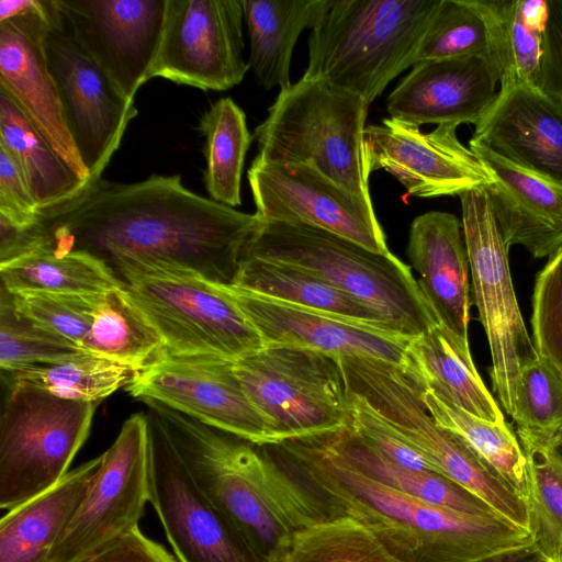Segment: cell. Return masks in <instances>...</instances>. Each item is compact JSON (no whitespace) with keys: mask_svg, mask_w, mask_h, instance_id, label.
<instances>
[{"mask_svg":"<svg viewBox=\"0 0 562 562\" xmlns=\"http://www.w3.org/2000/svg\"><path fill=\"white\" fill-rule=\"evenodd\" d=\"M148 502L179 562H257L236 529L200 490L164 424L150 413Z\"/></svg>","mask_w":562,"mask_h":562,"instance_id":"cell-14","label":"cell"},{"mask_svg":"<svg viewBox=\"0 0 562 562\" xmlns=\"http://www.w3.org/2000/svg\"><path fill=\"white\" fill-rule=\"evenodd\" d=\"M47 0L26 14L0 22V89L83 181L90 175L67 125L45 49Z\"/></svg>","mask_w":562,"mask_h":562,"instance_id":"cell-20","label":"cell"},{"mask_svg":"<svg viewBox=\"0 0 562 562\" xmlns=\"http://www.w3.org/2000/svg\"><path fill=\"white\" fill-rule=\"evenodd\" d=\"M554 446H555L558 452L560 453V456L562 457V431L559 432V435L555 437Z\"/></svg>","mask_w":562,"mask_h":562,"instance_id":"cell-50","label":"cell"},{"mask_svg":"<svg viewBox=\"0 0 562 562\" xmlns=\"http://www.w3.org/2000/svg\"><path fill=\"white\" fill-rule=\"evenodd\" d=\"M247 177L260 220L304 223L375 252H391L372 201L352 194L313 166L252 161Z\"/></svg>","mask_w":562,"mask_h":562,"instance_id":"cell-16","label":"cell"},{"mask_svg":"<svg viewBox=\"0 0 562 562\" xmlns=\"http://www.w3.org/2000/svg\"><path fill=\"white\" fill-rule=\"evenodd\" d=\"M98 403L55 396L10 381L0 422V507L15 506L55 486L88 438Z\"/></svg>","mask_w":562,"mask_h":562,"instance_id":"cell-8","label":"cell"},{"mask_svg":"<svg viewBox=\"0 0 562 562\" xmlns=\"http://www.w3.org/2000/svg\"><path fill=\"white\" fill-rule=\"evenodd\" d=\"M102 456L69 471L55 486L0 520V562H48L100 465Z\"/></svg>","mask_w":562,"mask_h":562,"instance_id":"cell-25","label":"cell"},{"mask_svg":"<svg viewBox=\"0 0 562 562\" xmlns=\"http://www.w3.org/2000/svg\"><path fill=\"white\" fill-rule=\"evenodd\" d=\"M85 352L21 316L11 294L1 288L0 368L2 374L33 364L54 363Z\"/></svg>","mask_w":562,"mask_h":562,"instance_id":"cell-41","label":"cell"},{"mask_svg":"<svg viewBox=\"0 0 562 562\" xmlns=\"http://www.w3.org/2000/svg\"><path fill=\"white\" fill-rule=\"evenodd\" d=\"M537 87L562 98V0H548V20Z\"/></svg>","mask_w":562,"mask_h":562,"instance_id":"cell-47","label":"cell"},{"mask_svg":"<svg viewBox=\"0 0 562 562\" xmlns=\"http://www.w3.org/2000/svg\"><path fill=\"white\" fill-rule=\"evenodd\" d=\"M199 127L205 138L206 191L215 202L239 206L244 162L252 139L245 112L233 99L222 98L202 115Z\"/></svg>","mask_w":562,"mask_h":562,"instance_id":"cell-35","label":"cell"},{"mask_svg":"<svg viewBox=\"0 0 562 562\" xmlns=\"http://www.w3.org/2000/svg\"><path fill=\"white\" fill-rule=\"evenodd\" d=\"M143 402L257 562H276L295 532L331 518L326 503L278 457L156 401Z\"/></svg>","mask_w":562,"mask_h":562,"instance_id":"cell-3","label":"cell"},{"mask_svg":"<svg viewBox=\"0 0 562 562\" xmlns=\"http://www.w3.org/2000/svg\"><path fill=\"white\" fill-rule=\"evenodd\" d=\"M412 373L424 386L464 412L483 420L502 424L503 412L481 379L470 346L440 323L411 339Z\"/></svg>","mask_w":562,"mask_h":562,"instance_id":"cell-26","label":"cell"},{"mask_svg":"<svg viewBox=\"0 0 562 562\" xmlns=\"http://www.w3.org/2000/svg\"><path fill=\"white\" fill-rule=\"evenodd\" d=\"M493 23V59L503 81L537 86L548 0H488ZM499 82V83H501Z\"/></svg>","mask_w":562,"mask_h":562,"instance_id":"cell-34","label":"cell"},{"mask_svg":"<svg viewBox=\"0 0 562 562\" xmlns=\"http://www.w3.org/2000/svg\"><path fill=\"white\" fill-rule=\"evenodd\" d=\"M68 26L119 91L134 100L147 81L167 0H56Z\"/></svg>","mask_w":562,"mask_h":562,"instance_id":"cell-18","label":"cell"},{"mask_svg":"<svg viewBox=\"0 0 562 562\" xmlns=\"http://www.w3.org/2000/svg\"><path fill=\"white\" fill-rule=\"evenodd\" d=\"M333 0H241L250 42L249 68L265 89L289 88L295 43L305 29L313 30Z\"/></svg>","mask_w":562,"mask_h":562,"instance_id":"cell-27","label":"cell"},{"mask_svg":"<svg viewBox=\"0 0 562 562\" xmlns=\"http://www.w3.org/2000/svg\"><path fill=\"white\" fill-rule=\"evenodd\" d=\"M44 49L68 128L90 180L102 177L137 115L72 35L56 0H47Z\"/></svg>","mask_w":562,"mask_h":562,"instance_id":"cell-11","label":"cell"},{"mask_svg":"<svg viewBox=\"0 0 562 562\" xmlns=\"http://www.w3.org/2000/svg\"><path fill=\"white\" fill-rule=\"evenodd\" d=\"M259 334L263 345H289L336 357H363L412 369L409 341L394 333L288 304L222 284Z\"/></svg>","mask_w":562,"mask_h":562,"instance_id":"cell-19","label":"cell"},{"mask_svg":"<svg viewBox=\"0 0 562 562\" xmlns=\"http://www.w3.org/2000/svg\"><path fill=\"white\" fill-rule=\"evenodd\" d=\"M276 562H404L368 528L335 516L295 532Z\"/></svg>","mask_w":562,"mask_h":562,"instance_id":"cell-38","label":"cell"},{"mask_svg":"<svg viewBox=\"0 0 562 562\" xmlns=\"http://www.w3.org/2000/svg\"><path fill=\"white\" fill-rule=\"evenodd\" d=\"M316 439L359 472L397 491L456 512L502 517L482 498L443 475L414 471L389 461L351 428Z\"/></svg>","mask_w":562,"mask_h":562,"instance_id":"cell-29","label":"cell"},{"mask_svg":"<svg viewBox=\"0 0 562 562\" xmlns=\"http://www.w3.org/2000/svg\"><path fill=\"white\" fill-rule=\"evenodd\" d=\"M122 282L171 355L235 361L263 346L220 283L189 272L134 274Z\"/></svg>","mask_w":562,"mask_h":562,"instance_id":"cell-9","label":"cell"},{"mask_svg":"<svg viewBox=\"0 0 562 562\" xmlns=\"http://www.w3.org/2000/svg\"><path fill=\"white\" fill-rule=\"evenodd\" d=\"M533 346L562 376V247L538 273L532 294Z\"/></svg>","mask_w":562,"mask_h":562,"instance_id":"cell-43","label":"cell"},{"mask_svg":"<svg viewBox=\"0 0 562 562\" xmlns=\"http://www.w3.org/2000/svg\"><path fill=\"white\" fill-rule=\"evenodd\" d=\"M368 104L321 79L280 90L255 128L260 164H306L352 194L372 201L363 156Z\"/></svg>","mask_w":562,"mask_h":562,"instance_id":"cell-6","label":"cell"},{"mask_svg":"<svg viewBox=\"0 0 562 562\" xmlns=\"http://www.w3.org/2000/svg\"><path fill=\"white\" fill-rule=\"evenodd\" d=\"M233 362L165 350L125 390L156 401L256 446H273L270 430L245 393Z\"/></svg>","mask_w":562,"mask_h":562,"instance_id":"cell-15","label":"cell"},{"mask_svg":"<svg viewBox=\"0 0 562 562\" xmlns=\"http://www.w3.org/2000/svg\"><path fill=\"white\" fill-rule=\"evenodd\" d=\"M2 288L16 293L102 295L123 285L100 260L83 252L36 249L0 265Z\"/></svg>","mask_w":562,"mask_h":562,"instance_id":"cell-31","label":"cell"},{"mask_svg":"<svg viewBox=\"0 0 562 562\" xmlns=\"http://www.w3.org/2000/svg\"><path fill=\"white\" fill-rule=\"evenodd\" d=\"M440 0H333L308 37L303 77L373 102L416 55Z\"/></svg>","mask_w":562,"mask_h":562,"instance_id":"cell-5","label":"cell"},{"mask_svg":"<svg viewBox=\"0 0 562 562\" xmlns=\"http://www.w3.org/2000/svg\"><path fill=\"white\" fill-rule=\"evenodd\" d=\"M72 562L178 561L160 543L146 537L136 526Z\"/></svg>","mask_w":562,"mask_h":562,"instance_id":"cell-46","label":"cell"},{"mask_svg":"<svg viewBox=\"0 0 562 562\" xmlns=\"http://www.w3.org/2000/svg\"><path fill=\"white\" fill-rule=\"evenodd\" d=\"M0 146L18 164L38 210L71 199L87 183L59 157L2 89Z\"/></svg>","mask_w":562,"mask_h":562,"instance_id":"cell-30","label":"cell"},{"mask_svg":"<svg viewBox=\"0 0 562 562\" xmlns=\"http://www.w3.org/2000/svg\"><path fill=\"white\" fill-rule=\"evenodd\" d=\"M527 459L528 531L544 562H562V457L554 442H520Z\"/></svg>","mask_w":562,"mask_h":562,"instance_id":"cell-37","label":"cell"},{"mask_svg":"<svg viewBox=\"0 0 562 562\" xmlns=\"http://www.w3.org/2000/svg\"><path fill=\"white\" fill-rule=\"evenodd\" d=\"M241 257L305 270L371 307L401 336L418 337L439 323L406 263L329 231L260 220Z\"/></svg>","mask_w":562,"mask_h":562,"instance_id":"cell-4","label":"cell"},{"mask_svg":"<svg viewBox=\"0 0 562 562\" xmlns=\"http://www.w3.org/2000/svg\"><path fill=\"white\" fill-rule=\"evenodd\" d=\"M493 181L485 187L504 243L532 257L562 247V186L519 169L486 148L469 144Z\"/></svg>","mask_w":562,"mask_h":562,"instance_id":"cell-23","label":"cell"},{"mask_svg":"<svg viewBox=\"0 0 562 562\" xmlns=\"http://www.w3.org/2000/svg\"><path fill=\"white\" fill-rule=\"evenodd\" d=\"M48 562H72L138 526L148 502L149 418L130 416Z\"/></svg>","mask_w":562,"mask_h":562,"instance_id":"cell-13","label":"cell"},{"mask_svg":"<svg viewBox=\"0 0 562 562\" xmlns=\"http://www.w3.org/2000/svg\"><path fill=\"white\" fill-rule=\"evenodd\" d=\"M276 448L331 517L357 520L404 562H477L532 546L527 529L503 517L464 514L397 491L359 472L316 438Z\"/></svg>","mask_w":562,"mask_h":562,"instance_id":"cell-2","label":"cell"},{"mask_svg":"<svg viewBox=\"0 0 562 562\" xmlns=\"http://www.w3.org/2000/svg\"><path fill=\"white\" fill-rule=\"evenodd\" d=\"M38 206L13 157L0 146V216L20 228L37 221Z\"/></svg>","mask_w":562,"mask_h":562,"instance_id":"cell-45","label":"cell"},{"mask_svg":"<svg viewBox=\"0 0 562 562\" xmlns=\"http://www.w3.org/2000/svg\"><path fill=\"white\" fill-rule=\"evenodd\" d=\"M142 370L81 352L63 361L33 364L7 375L10 381L26 382L70 401L99 403L132 384Z\"/></svg>","mask_w":562,"mask_h":562,"instance_id":"cell-36","label":"cell"},{"mask_svg":"<svg viewBox=\"0 0 562 562\" xmlns=\"http://www.w3.org/2000/svg\"><path fill=\"white\" fill-rule=\"evenodd\" d=\"M85 352L143 370L165 350V342L124 285L104 293L81 342Z\"/></svg>","mask_w":562,"mask_h":562,"instance_id":"cell-32","label":"cell"},{"mask_svg":"<svg viewBox=\"0 0 562 562\" xmlns=\"http://www.w3.org/2000/svg\"><path fill=\"white\" fill-rule=\"evenodd\" d=\"M406 255L438 322L469 345V259L462 223L448 212L429 211L414 218Z\"/></svg>","mask_w":562,"mask_h":562,"instance_id":"cell-24","label":"cell"},{"mask_svg":"<svg viewBox=\"0 0 562 562\" xmlns=\"http://www.w3.org/2000/svg\"><path fill=\"white\" fill-rule=\"evenodd\" d=\"M492 54L488 0H440L422 38L415 64L472 55L493 58Z\"/></svg>","mask_w":562,"mask_h":562,"instance_id":"cell-39","label":"cell"},{"mask_svg":"<svg viewBox=\"0 0 562 562\" xmlns=\"http://www.w3.org/2000/svg\"><path fill=\"white\" fill-rule=\"evenodd\" d=\"M542 559L532 546L490 557L477 562H541Z\"/></svg>","mask_w":562,"mask_h":562,"instance_id":"cell-49","label":"cell"},{"mask_svg":"<svg viewBox=\"0 0 562 562\" xmlns=\"http://www.w3.org/2000/svg\"><path fill=\"white\" fill-rule=\"evenodd\" d=\"M456 125H437L423 133L418 125L384 119L368 125L363 135L367 172L383 169L394 176L409 195H461L487 187L492 177L476 155L457 137Z\"/></svg>","mask_w":562,"mask_h":562,"instance_id":"cell-17","label":"cell"},{"mask_svg":"<svg viewBox=\"0 0 562 562\" xmlns=\"http://www.w3.org/2000/svg\"><path fill=\"white\" fill-rule=\"evenodd\" d=\"M422 397L435 422L526 502L527 459L512 426L475 417L426 387Z\"/></svg>","mask_w":562,"mask_h":562,"instance_id":"cell-33","label":"cell"},{"mask_svg":"<svg viewBox=\"0 0 562 562\" xmlns=\"http://www.w3.org/2000/svg\"><path fill=\"white\" fill-rule=\"evenodd\" d=\"M501 79L490 56L417 63L390 93L386 109L392 119L418 126H475L494 102Z\"/></svg>","mask_w":562,"mask_h":562,"instance_id":"cell-22","label":"cell"},{"mask_svg":"<svg viewBox=\"0 0 562 562\" xmlns=\"http://www.w3.org/2000/svg\"><path fill=\"white\" fill-rule=\"evenodd\" d=\"M273 446L351 428V404L338 357L289 345H263L233 362Z\"/></svg>","mask_w":562,"mask_h":562,"instance_id":"cell-7","label":"cell"},{"mask_svg":"<svg viewBox=\"0 0 562 562\" xmlns=\"http://www.w3.org/2000/svg\"><path fill=\"white\" fill-rule=\"evenodd\" d=\"M259 216L204 198L179 175L121 183L89 180L71 199L38 210L27 228L37 249L83 252L123 281L134 274L189 272L233 284Z\"/></svg>","mask_w":562,"mask_h":562,"instance_id":"cell-1","label":"cell"},{"mask_svg":"<svg viewBox=\"0 0 562 562\" xmlns=\"http://www.w3.org/2000/svg\"><path fill=\"white\" fill-rule=\"evenodd\" d=\"M459 196L474 303L490 346L493 391L513 417L519 371L538 352L520 313L509 247L503 240L485 187Z\"/></svg>","mask_w":562,"mask_h":562,"instance_id":"cell-10","label":"cell"},{"mask_svg":"<svg viewBox=\"0 0 562 562\" xmlns=\"http://www.w3.org/2000/svg\"><path fill=\"white\" fill-rule=\"evenodd\" d=\"M348 392L352 416L351 429L360 439L400 467L437 473L424 457L381 418L360 395L349 389Z\"/></svg>","mask_w":562,"mask_h":562,"instance_id":"cell-44","label":"cell"},{"mask_svg":"<svg viewBox=\"0 0 562 562\" xmlns=\"http://www.w3.org/2000/svg\"><path fill=\"white\" fill-rule=\"evenodd\" d=\"M513 419L520 442L551 443L562 431V376L539 355L519 371Z\"/></svg>","mask_w":562,"mask_h":562,"instance_id":"cell-40","label":"cell"},{"mask_svg":"<svg viewBox=\"0 0 562 562\" xmlns=\"http://www.w3.org/2000/svg\"><path fill=\"white\" fill-rule=\"evenodd\" d=\"M41 0H0V22L36 10Z\"/></svg>","mask_w":562,"mask_h":562,"instance_id":"cell-48","label":"cell"},{"mask_svg":"<svg viewBox=\"0 0 562 562\" xmlns=\"http://www.w3.org/2000/svg\"><path fill=\"white\" fill-rule=\"evenodd\" d=\"M469 144L562 186V98L524 81H503Z\"/></svg>","mask_w":562,"mask_h":562,"instance_id":"cell-21","label":"cell"},{"mask_svg":"<svg viewBox=\"0 0 562 562\" xmlns=\"http://www.w3.org/2000/svg\"><path fill=\"white\" fill-rule=\"evenodd\" d=\"M243 21L241 0H167L147 81L160 77L204 91L239 85L249 70Z\"/></svg>","mask_w":562,"mask_h":562,"instance_id":"cell-12","label":"cell"},{"mask_svg":"<svg viewBox=\"0 0 562 562\" xmlns=\"http://www.w3.org/2000/svg\"><path fill=\"white\" fill-rule=\"evenodd\" d=\"M102 295L16 293L11 299L21 316L81 349Z\"/></svg>","mask_w":562,"mask_h":562,"instance_id":"cell-42","label":"cell"},{"mask_svg":"<svg viewBox=\"0 0 562 562\" xmlns=\"http://www.w3.org/2000/svg\"><path fill=\"white\" fill-rule=\"evenodd\" d=\"M541 562H544L543 560Z\"/></svg>","mask_w":562,"mask_h":562,"instance_id":"cell-51","label":"cell"},{"mask_svg":"<svg viewBox=\"0 0 562 562\" xmlns=\"http://www.w3.org/2000/svg\"><path fill=\"white\" fill-rule=\"evenodd\" d=\"M233 284L272 300L394 333L378 313L361 301L290 265L241 257Z\"/></svg>","mask_w":562,"mask_h":562,"instance_id":"cell-28","label":"cell"}]
</instances>
